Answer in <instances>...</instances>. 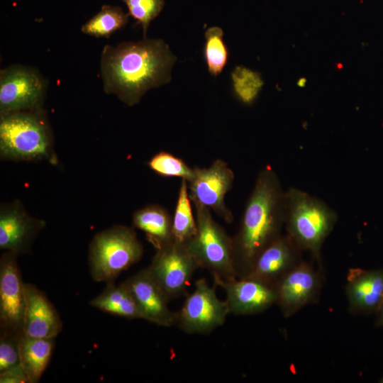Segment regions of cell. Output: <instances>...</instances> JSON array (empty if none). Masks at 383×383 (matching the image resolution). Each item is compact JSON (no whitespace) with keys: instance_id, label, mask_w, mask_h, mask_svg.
<instances>
[{"instance_id":"cell-1","label":"cell","mask_w":383,"mask_h":383,"mask_svg":"<svg viewBox=\"0 0 383 383\" xmlns=\"http://www.w3.org/2000/svg\"><path fill=\"white\" fill-rule=\"evenodd\" d=\"M176 60L162 39L107 45L100 62L104 91L134 106L147 91L170 82Z\"/></svg>"},{"instance_id":"cell-2","label":"cell","mask_w":383,"mask_h":383,"mask_svg":"<svg viewBox=\"0 0 383 383\" xmlns=\"http://www.w3.org/2000/svg\"><path fill=\"white\" fill-rule=\"evenodd\" d=\"M286 218V192L269 166L257 175L246 202L240 227L232 237L237 278L249 274L259 253L282 235Z\"/></svg>"},{"instance_id":"cell-3","label":"cell","mask_w":383,"mask_h":383,"mask_svg":"<svg viewBox=\"0 0 383 383\" xmlns=\"http://www.w3.org/2000/svg\"><path fill=\"white\" fill-rule=\"evenodd\" d=\"M337 221L336 211L322 200L294 187L286 192V234L320 265L323 245Z\"/></svg>"},{"instance_id":"cell-4","label":"cell","mask_w":383,"mask_h":383,"mask_svg":"<svg viewBox=\"0 0 383 383\" xmlns=\"http://www.w3.org/2000/svg\"><path fill=\"white\" fill-rule=\"evenodd\" d=\"M0 116L2 159L57 163L52 135L40 110L13 112Z\"/></svg>"},{"instance_id":"cell-5","label":"cell","mask_w":383,"mask_h":383,"mask_svg":"<svg viewBox=\"0 0 383 383\" xmlns=\"http://www.w3.org/2000/svg\"><path fill=\"white\" fill-rule=\"evenodd\" d=\"M143 248L135 231L114 226L96 234L89 247L88 262L92 279L106 284L142 257Z\"/></svg>"},{"instance_id":"cell-6","label":"cell","mask_w":383,"mask_h":383,"mask_svg":"<svg viewBox=\"0 0 383 383\" xmlns=\"http://www.w3.org/2000/svg\"><path fill=\"white\" fill-rule=\"evenodd\" d=\"M196 209V233L186 245L199 267L208 270L214 278H236L233 258V240L216 222L210 209L199 204Z\"/></svg>"},{"instance_id":"cell-7","label":"cell","mask_w":383,"mask_h":383,"mask_svg":"<svg viewBox=\"0 0 383 383\" xmlns=\"http://www.w3.org/2000/svg\"><path fill=\"white\" fill-rule=\"evenodd\" d=\"M216 284L209 286L205 279L195 283L194 291L177 313L176 324L188 334H209L224 323L229 313L226 301L218 299Z\"/></svg>"},{"instance_id":"cell-8","label":"cell","mask_w":383,"mask_h":383,"mask_svg":"<svg viewBox=\"0 0 383 383\" xmlns=\"http://www.w3.org/2000/svg\"><path fill=\"white\" fill-rule=\"evenodd\" d=\"M199 267L186 245L174 241L157 249L146 268L168 299L186 294L187 287Z\"/></svg>"},{"instance_id":"cell-9","label":"cell","mask_w":383,"mask_h":383,"mask_svg":"<svg viewBox=\"0 0 383 383\" xmlns=\"http://www.w3.org/2000/svg\"><path fill=\"white\" fill-rule=\"evenodd\" d=\"M46 83L34 68L11 65L0 73V116L18 111H39Z\"/></svg>"},{"instance_id":"cell-10","label":"cell","mask_w":383,"mask_h":383,"mask_svg":"<svg viewBox=\"0 0 383 383\" xmlns=\"http://www.w3.org/2000/svg\"><path fill=\"white\" fill-rule=\"evenodd\" d=\"M194 168V176L187 182L192 203L211 209L226 223H232L233 215L226 205L225 196L232 188L233 171L221 159L216 160L209 167Z\"/></svg>"},{"instance_id":"cell-11","label":"cell","mask_w":383,"mask_h":383,"mask_svg":"<svg viewBox=\"0 0 383 383\" xmlns=\"http://www.w3.org/2000/svg\"><path fill=\"white\" fill-rule=\"evenodd\" d=\"M323 267L304 260L277 285V304L285 318L316 303L323 283Z\"/></svg>"},{"instance_id":"cell-12","label":"cell","mask_w":383,"mask_h":383,"mask_svg":"<svg viewBox=\"0 0 383 383\" xmlns=\"http://www.w3.org/2000/svg\"><path fill=\"white\" fill-rule=\"evenodd\" d=\"M18 256L5 251L0 259V328L1 331L20 336L23 335L26 300Z\"/></svg>"},{"instance_id":"cell-13","label":"cell","mask_w":383,"mask_h":383,"mask_svg":"<svg viewBox=\"0 0 383 383\" xmlns=\"http://www.w3.org/2000/svg\"><path fill=\"white\" fill-rule=\"evenodd\" d=\"M302 252L287 234L281 235L259 253L245 278L259 281L275 289L303 260Z\"/></svg>"},{"instance_id":"cell-14","label":"cell","mask_w":383,"mask_h":383,"mask_svg":"<svg viewBox=\"0 0 383 383\" xmlns=\"http://www.w3.org/2000/svg\"><path fill=\"white\" fill-rule=\"evenodd\" d=\"M43 220L31 216L19 201L2 204L0 209V248L18 255L29 252Z\"/></svg>"},{"instance_id":"cell-15","label":"cell","mask_w":383,"mask_h":383,"mask_svg":"<svg viewBox=\"0 0 383 383\" xmlns=\"http://www.w3.org/2000/svg\"><path fill=\"white\" fill-rule=\"evenodd\" d=\"M123 282L135 302L140 318L165 327L176 324L177 313L170 309V300L146 268Z\"/></svg>"},{"instance_id":"cell-16","label":"cell","mask_w":383,"mask_h":383,"mask_svg":"<svg viewBox=\"0 0 383 383\" xmlns=\"http://www.w3.org/2000/svg\"><path fill=\"white\" fill-rule=\"evenodd\" d=\"M226 294L229 313L251 315L261 313L277 302L275 289L250 278H214Z\"/></svg>"},{"instance_id":"cell-17","label":"cell","mask_w":383,"mask_h":383,"mask_svg":"<svg viewBox=\"0 0 383 383\" xmlns=\"http://www.w3.org/2000/svg\"><path fill=\"white\" fill-rule=\"evenodd\" d=\"M345 290L351 313H377L383 301V269L350 268Z\"/></svg>"},{"instance_id":"cell-18","label":"cell","mask_w":383,"mask_h":383,"mask_svg":"<svg viewBox=\"0 0 383 383\" xmlns=\"http://www.w3.org/2000/svg\"><path fill=\"white\" fill-rule=\"evenodd\" d=\"M26 310L23 334L41 338H55L62 331V322L52 303L41 290L25 283Z\"/></svg>"},{"instance_id":"cell-19","label":"cell","mask_w":383,"mask_h":383,"mask_svg":"<svg viewBox=\"0 0 383 383\" xmlns=\"http://www.w3.org/2000/svg\"><path fill=\"white\" fill-rule=\"evenodd\" d=\"M133 225L145 233L156 249L173 240L172 219L160 205H148L137 210L133 215Z\"/></svg>"},{"instance_id":"cell-20","label":"cell","mask_w":383,"mask_h":383,"mask_svg":"<svg viewBox=\"0 0 383 383\" xmlns=\"http://www.w3.org/2000/svg\"><path fill=\"white\" fill-rule=\"evenodd\" d=\"M20 363L29 383H38L49 364L53 349L54 338L19 337Z\"/></svg>"},{"instance_id":"cell-21","label":"cell","mask_w":383,"mask_h":383,"mask_svg":"<svg viewBox=\"0 0 383 383\" xmlns=\"http://www.w3.org/2000/svg\"><path fill=\"white\" fill-rule=\"evenodd\" d=\"M89 305L103 312L129 319L140 318L135 302L126 285L109 283L104 290L89 301Z\"/></svg>"},{"instance_id":"cell-22","label":"cell","mask_w":383,"mask_h":383,"mask_svg":"<svg viewBox=\"0 0 383 383\" xmlns=\"http://www.w3.org/2000/svg\"><path fill=\"white\" fill-rule=\"evenodd\" d=\"M196 233V222L191 206L188 183L182 179L172 219L173 240L187 245Z\"/></svg>"},{"instance_id":"cell-23","label":"cell","mask_w":383,"mask_h":383,"mask_svg":"<svg viewBox=\"0 0 383 383\" xmlns=\"http://www.w3.org/2000/svg\"><path fill=\"white\" fill-rule=\"evenodd\" d=\"M128 16L119 6L103 5L100 11L82 26L81 30L96 38H109L127 24Z\"/></svg>"},{"instance_id":"cell-24","label":"cell","mask_w":383,"mask_h":383,"mask_svg":"<svg viewBox=\"0 0 383 383\" xmlns=\"http://www.w3.org/2000/svg\"><path fill=\"white\" fill-rule=\"evenodd\" d=\"M204 56L208 71L213 77L219 75L228 60V48L223 41L221 28L213 26L205 32Z\"/></svg>"},{"instance_id":"cell-25","label":"cell","mask_w":383,"mask_h":383,"mask_svg":"<svg viewBox=\"0 0 383 383\" xmlns=\"http://www.w3.org/2000/svg\"><path fill=\"white\" fill-rule=\"evenodd\" d=\"M233 92L245 105H251L264 85L260 74L245 66H236L231 73Z\"/></svg>"},{"instance_id":"cell-26","label":"cell","mask_w":383,"mask_h":383,"mask_svg":"<svg viewBox=\"0 0 383 383\" xmlns=\"http://www.w3.org/2000/svg\"><path fill=\"white\" fill-rule=\"evenodd\" d=\"M157 174L165 177H179L189 182L194 176V168L190 167L181 158L166 152L160 151L148 162Z\"/></svg>"},{"instance_id":"cell-27","label":"cell","mask_w":383,"mask_h":383,"mask_svg":"<svg viewBox=\"0 0 383 383\" xmlns=\"http://www.w3.org/2000/svg\"><path fill=\"white\" fill-rule=\"evenodd\" d=\"M128 7V14L140 23L144 38L150 22L162 11L165 0H122Z\"/></svg>"},{"instance_id":"cell-28","label":"cell","mask_w":383,"mask_h":383,"mask_svg":"<svg viewBox=\"0 0 383 383\" xmlns=\"http://www.w3.org/2000/svg\"><path fill=\"white\" fill-rule=\"evenodd\" d=\"M20 336L1 331L0 372L21 364L18 341Z\"/></svg>"},{"instance_id":"cell-29","label":"cell","mask_w":383,"mask_h":383,"mask_svg":"<svg viewBox=\"0 0 383 383\" xmlns=\"http://www.w3.org/2000/svg\"><path fill=\"white\" fill-rule=\"evenodd\" d=\"M0 383H29L27 375L20 365L0 372Z\"/></svg>"},{"instance_id":"cell-30","label":"cell","mask_w":383,"mask_h":383,"mask_svg":"<svg viewBox=\"0 0 383 383\" xmlns=\"http://www.w3.org/2000/svg\"><path fill=\"white\" fill-rule=\"evenodd\" d=\"M377 318L376 321V326L379 327H383V301L378 309L377 312Z\"/></svg>"},{"instance_id":"cell-31","label":"cell","mask_w":383,"mask_h":383,"mask_svg":"<svg viewBox=\"0 0 383 383\" xmlns=\"http://www.w3.org/2000/svg\"><path fill=\"white\" fill-rule=\"evenodd\" d=\"M306 79L304 77L299 78L296 82L297 86L300 88L304 87L306 86Z\"/></svg>"},{"instance_id":"cell-32","label":"cell","mask_w":383,"mask_h":383,"mask_svg":"<svg viewBox=\"0 0 383 383\" xmlns=\"http://www.w3.org/2000/svg\"><path fill=\"white\" fill-rule=\"evenodd\" d=\"M380 382H383V377L381 379Z\"/></svg>"}]
</instances>
